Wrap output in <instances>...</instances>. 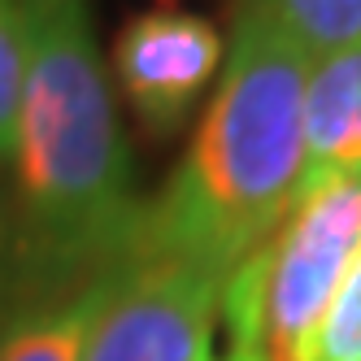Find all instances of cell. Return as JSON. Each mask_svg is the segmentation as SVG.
<instances>
[{
  "mask_svg": "<svg viewBox=\"0 0 361 361\" xmlns=\"http://www.w3.org/2000/svg\"><path fill=\"white\" fill-rule=\"evenodd\" d=\"M309 57L252 5L204 122L166 192L144 204L131 244L226 279L292 214L300 183V100Z\"/></svg>",
  "mask_w": 361,
  "mask_h": 361,
  "instance_id": "7a4b0ae2",
  "label": "cell"
},
{
  "mask_svg": "<svg viewBox=\"0 0 361 361\" xmlns=\"http://www.w3.org/2000/svg\"><path fill=\"white\" fill-rule=\"evenodd\" d=\"M361 257V170L292 204L274 235L222 283L231 353L309 361L326 309Z\"/></svg>",
  "mask_w": 361,
  "mask_h": 361,
  "instance_id": "3957f363",
  "label": "cell"
},
{
  "mask_svg": "<svg viewBox=\"0 0 361 361\" xmlns=\"http://www.w3.org/2000/svg\"><path fill=\"white\" fill-rule=\"evenodd\" d=\"M288 35L305 57L361 44V0H244Z\"/></svg>",
  "mask_w": 361,
  "mask_h": 361,
  "instance_id": "ba28073f",
  "label": "cell"
},
{
  "mask_svg": "<svg viewBox=\"0 0 361 361\" xmlns=\"http://www.w3.org/2000/svg\"><path fill=\"white\" fill-rule=\"evenodd\" d=\"M353 170H361V44L335 48L305 74L296 200Z\"/></svg>",
  "mask_w": 361,
  "mask_h": 361,
  "instance_id": "8992f818",
  "label": "cell"
},
{
  "mask_svg": "<svg viewBox=\"0 0 361 361\" xmlns=\"http://www.w3.org/2000/svg\"><path fill=\"white\" fill-rule=\"evenodd\" d=\"M222 361H248V357H240V353H231V357H222Z\"/></svg>",
  "mask_w": 361,
  "mask_h": 361,
  "instance_id": "7c38bea8",
  "label": "cell"
},
{
  "mask_svg": "<svg viewBox=\"0 0 361 361\" xmlns=\"http://www.w3.org/2000/svg\"><path fill=\"white\" fill-rule=\"evenodd\" d=\"M22 5L27 87L9 161L18 300L74 296L131 248L144 200L83 0Z\"/></svg>",
  "mask_w": 361,
  "mask_h": 361,
  "instance_id": "6da1fadb",
  "label": "cell"
},
{
  "mask_svg": "<svg viewBox=\"0 0 361 361\" xmlns=\"http://www.w3.org/2000/svg\"><path fill=\"white\" fill-rule=\"evenodd\" d=\"M222 283L183 257L131 244L92 279L79 361H209Z\"/></svg>",
  "mask_w": 361,
  "mask_h": 361,
  "instance_id": "277c9868",
  "label": "cell"
},
{
  "mask_svg": "<svg viewBox=\"0 0 361 361\" xmlns=\"http://www.w3.org/2000/svg\"><path fill=\"white\" fill-rule=\"evenodd\" d=\"M222 35L188 9H148L114 39V74L152 135H174L222 70Z\"/></svg>",
  "mask_w": 361,
  "mask_h": 361,
  "instance_id": "5b68a950",
  "label": "cell"
},
{
  "mask_svg": "<svg viewBox=\"0 0 361 361\" xmlns=\"http://www.w3.org/2000/svg\"><path fill=\"white\" fill-rule=\"evenodd\" d=\"M22 87H27V5L0 0V170L13 161Z\"/></svg>",
  "mask_w": 361,
  "mask_h": 361,
  "instance_id": "9c48e42d",
  "label": "cell"
},
{
  "mask_svg": "<svg viewBox=\"0 0 361 361\" xmlns=\"http://www.w3.org/2000/svg\"><path fill=\"white\" fill-rule=\"evenodd\" d=\"M309 361H361V257L335 292Z\"/></svg>",
  "mask_w": 361,
  "mask_h": 361,
  "instance_id": "30bf717a",
  "label": "cell"
},
{
  "mask_svg": "<svg viewBox=\"0 0 361 361\" xmlns=\"http://www.w3.org/2000/svg\"><path fill=\"white\" fill-rule=\"evenodd\" d=\"M92 314V283L74 296L18 300L0 322V361H79Z\"/></svg>",
  "mask_w": 361,
  "mask_h": 361,
  "instance_id": "52a82bcc",
  "label": "cell"
},
{
  "mask_svg": "<svg viewBox=\"0 0 361 361\" xmlns=\"http://www.w3.org/2000/svg\"><path fill=\"white\" fill-rule=\"evenodd\" d=\"M18 305V240H13V214L0 200V322Z\"/></svg>",
  "mask_w": 361,
  "mask_h": 361,
  "instance_id": "8fae6325",
  "label": "cell"
}]
</instances>
